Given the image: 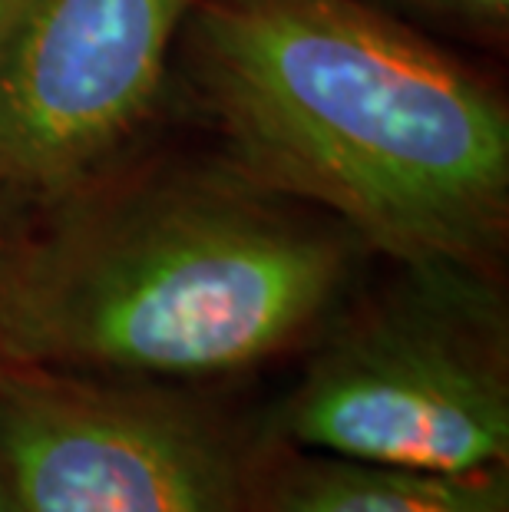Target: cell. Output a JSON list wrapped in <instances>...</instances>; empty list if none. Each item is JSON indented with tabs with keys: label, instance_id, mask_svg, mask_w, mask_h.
I'll list each match as a JSON object with an SVG mask.
<instances>
[{
	"label": "cell",
	"instance_id": "obj_7",
	"mask_svg": "<svg viewBox=\"0 0 509 512\" xmlns=\"http://www.w3.org/2000/svg\"><path fill=\"white\" fill-rule=\"evenodd\" d=\"M407 27H430L443 34L503 47L509 34V0H367Z\"/></svg>",
	"mask_w": 509,
	"mask_h": 512
},
{
	"label": "cell",
	"instance_id": "obj_4",
	"mask_svg": "<svg viewBox=\"0 0 509 512\" xmlns=\"http://www.w3.org/2000/svg\"><path fill=\"white\" fill-rule=\"evenodd\" d=\"M268 443L205 387L0 367L17 512H255Z\"/></svg>",
	"mask_w": 509,
	"mask_h": 512
},
{
	"label": "cell",
	"instance_id": "obj_6",
	"mask_svg": "<svg viewBox=\"0 0 509 512\" xmlns=\"http://www.w3.org/2000/svg\"><path fill=\"white\" fill-rule=\"evenodd\" d=\"M255 512H509V463L437 473L272 440L258 473Z\"/></svg>",
	"mask_w": 509,
	"mask_h": 512
},
{
	"label": "cell",
	"instance_id": "obj_2",
	"mask_svg": "<svg viewBox=\"0 0 509 512\" xmlns=\"http://www.w3.org/2000/svg\"><path fill=\"white\" fill-rule=\"evenodd\" d=\"M364 258L348 228L222 159L96 176L20 222L0 281V361L212 387L305 351Z\"/></svg>",
	"mask_w": 509,
	"mask_h": 512
},
{
	"label": "cell",
	"instance_id": "obj_8",
	"mask_svg": "<svg viewBox=\"0 0 509 512\" xmlns=\"http://www.w3.org/2000/svg\"><path fill=\"white\" fill-rule=\"evenodd\" d=\"M27 209H30V202L17 199V195H10V192H0V281H4V265L10 255V245H14V235H17L20 222H24Z\"/></svg>",
	"mask_w": 509,
	"mask_h": 512
},
{
	"label": "cell",
	"instance_id": "obj_1",
	"mask_svg": "<svg viewBox=\"0 0 509 512\" xmlns=\"http://www.w3.org/2000/svg\"><path fill=\"white\" fill-rule=\"evenodd\" d=\"M182 73L219 159L391 265L503 271L509 106L367 0H202Z\"/></svg>",
	"mask_w": 509,
	"mask_h": 512
},
{
	"label": "cell",
	"instance_id": "obj_10",
	"mask_svg": "<svg viewBox=\"0 0 509 512\" xmlns=\"http://www.w3.org/2000/svg\"><path fill=\"white\" fill-rule=\"evenodd\" d=\"M0 512H17V506H14V496H10V489H7L4 470H0Z\"/></svg>",
	"mask_w": 509,
	"mask_h": 512
},
{
	"label": "cell",
	"instance_id": "obj_9",
	"mask_svg": "<svg viewBox=\"0 0 509 512\" xmlns=\"http://www.w3.org/2000/svg\"><path fill=\"white\" fill-rule=\"evenodd\" d=\"M24 4H27V0H0V43H4V37L10 34V27L17 24Z\"/></svg>",
	"mask_w": 509,
	"mask_h": 512
},
{
	"label": "cell",
	"instance_id": "obj_3",
	"mask_svg": "<svg viewBox=\"0 0 509 512\" xmlns=\"http://www.w3.org/2000/svg\"><path fill=\"white\" fill-rule=\"evenodd\" d=\"M351 291L305 347L265 433L295 450L407 470L509 463V301L503 271L391 265Z\"/></svg>",
	"mask_w": 509,
	"mask_h": 512
},
{
	"label": "cell",
	"instance_id": "obj_5",
	"mask_svg": "<svg viewBox=\"0 0 509 512\" xmlns=\"http://www.w3.org/2000/svg\"><path fill=\"white\" fill-rule=\"evenodd\" d=\"M202 0H27L0 43V192L53 202L153 116Z\"/></svg>",
	"mask_w": 509,
	"mask_h": 512
}]
</instances>
